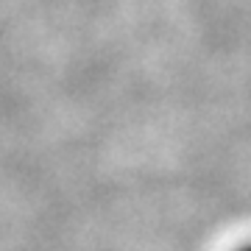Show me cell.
Returning <instances> with one entry per match:
<instances>
[{
    "label": "cell",
    "mask_w": 251,
    "mask_h": 251,
    "mask_svg": "<svg viewBox=\"0 0 251 251\" xmlns=\"http://www.w3.org/2000/svg\"><path fill=\"white\" fill-rule=\"evenodd\" d=\"M237 251H251V243H243V246H240Z\"/></svg>",
    "instance_id": "1"
}]
</instances>
